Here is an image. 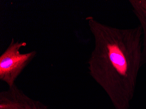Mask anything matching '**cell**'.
<instances>
[{
    "mask_svg": "<svg viewBox=\"0 0 146 109\" xmlns=\"http://www.w3.org/2000/svg\"><path fill=\"white\" fill-rule=\"evenodd\" d=\"M95 39L88 60L89 74L115 109H129L142 65L141 27H112L92 16L86 18Z\"/></svg>",
    "mask_w": 146,
    "mask_h": 109,
    "instance_id": "1",
    "label": "cell"
},
{
    "mask_svg": "<svg viewBox=\"0 0 146 109\" xmlns=\"http://www.w3.org/2000/svg\"><path fill=\"white\" fill-rule=\"evenodd\" d=\"M26 45V42H15L12 38L0 56V80L5 83L9 87L15 84L18 77L36 55V51L21 53L20 49Z\"/></svg>",
    "mask_w": 146,
    "mask_h": 109,
    "instance_id": "2",
    "label": "cell"
},
{
    "mask_svg": "<svg viewBox=\"0 0 146 109\" xmlns=\"http://www.w3.org/2000/svg\"><path fill=\"white\" fill-rule=\"evenodd\" d=\"M0 109H52L31 98L14 84L0 92Z\"/></svg>",
    "mask_w": 146,
    "mask_h": 109,
    "instance_id": "3",
    "label": "cell"
},
{
    "mask_svg": "<svg viewBox=\"0 0 146 109\" xmlns=\"http://www.w3.org/2000/svg\"><path fill=\"white\" fill-rule=\"evenodd\" d=\"M129 1L141 27V63L143 66L146 64V0H129Z\"/></svg>",
    "mask_w": 146,
    "mask_h": 109,
    "instance_id": "4",
    "label": "cell"
}]
</instances>
